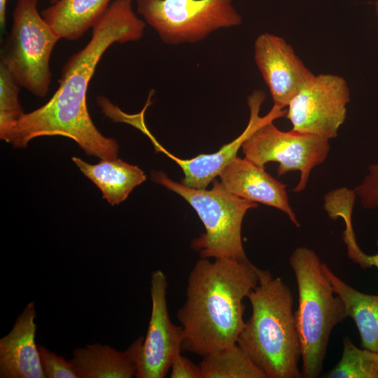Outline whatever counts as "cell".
<instances>
[{
    "mask_svg": "<svg viewBox=\"0 0 378 378\" xmlns=\"http://www.w3.org/2000/svg\"><path fill=\"white\" fill-rule=\"evenodd\" d=\"M132 0H115L92 27L88 43L67 60L59 87L42 106L25 113L1 139L14 148H26L39 136L73 139L88 155L116 158L118 144L103 135L94 124L87 105L88 85L104 52L115 43L140 40L146 22L133 9Z\"/></svg>",
    "mask_w": 378,
    "mask_h": 378,
    "instance_id": "obj_1",
    "label": "cell"
},
{
    "mask_svg": "<svg viewBox=\"0 0 378 378\" xmlns=\"http://www.w3.org/2000/svg\"><path fill=\"white\" fill-rule=\"evenodd\" d=\"M258 269L248 260L200 258L189 274L186 300L176 314L183 348L204 356L237 343L245 324L243 300L258 284Z\"/></svg>",
    "mask_w": 378,
    "mask_h": 378,
    "instance_id": "obj_2",
    "label": "cell"
},
{
    "mask_svg": "<svg viewBox=\"0 0 378 378\" xmlns=\"http://www.w3.org/2000/svg\"><path fill=\"white\" fill-rule=\"evenodd\" d=\"M252 314L237 343L267 378H299L301 347L293 296L280 277L258 269V284L247 297Z\"/></svg>",
    "mask_w": 378,
    "mask_h": 378,
    "instance_id": "obj_3",
    "label": "cell"
},
{
    "mask_svg": "<svg viewBox=\"0 0 378 378\" xmlns=\"http://www.w3.org/2000/svg\"><path fill=\"white\" fill-rule=\"evenodd\" d=\"M298 290L294 312L301 347L302 377L321 375L330 333L347 316L342 299L334 292L317 254L296 248L289 258Z\"/></svg>",
    "mask_w": 378,
    "mask_h": 378,
    "instance_id": "obj_4",
    "label": "cell"
},
{
    "mask_svg": "<svg viewBox=\"0 0 378 378\" xmlns=\"http://www.w3.org/2000/svg\"><path fill=\"white\" fill-rule=\"evenodd\" d=\"M153 179L181 196L195 210L205 228L191 244L200 258L248 260L242 244L241 225L246 212L256 208L257 203L230 193L216 178L210 190L188 187L162 172H154Z\"/></svg>",
    "mask_w": 378,
    "mask_h": 378,
    "instance_id": "obj_5",
    "label": "cell"
},
{
    "mask_svg": "<svg viewBox=\"0 0 378 378\" xmlns=\"http://www.w3.org/2000/svg\"><path fill=\"white\" fill-rule=\"evenodd\" d=\"M39 0H18L1 51L3 63L21 88L45 97L52 78L50 56L61 39L38 13Z\"/></svg>",
    "mask_w": 378,
    "mask_h": 378,
    "instance_id": "obj_6",
    "label": "cell"
},
{
    "mask_svg": "<svg viewBox=\"0 0 378 378\" xmlns=\"http://www.w3.org/2000/svg\"><path fill=\"white\" fill-rule=\"evenodd\" d=\"M232 0H136L137 13L166 44L193 43L242 18Z\"/></svg>",
    "mask_w": 378,
    "mask_h": 378,
    "instance_id": "obj_7",
    "label": "cell"
},
{
    "mask_svg": "<svg viewBox=\"0 0 378 378\" xmlns=\"http://www.w3.org/2000/svg\"><path fill=\"white\" fill-rule=\"evenodd\" d=\"M286 114V109L273 105L241 149L245 158L260 167L265 168L270 162H278V176L299 171L300 181L293 190L301 192L307 186L312 170L326 160L330 144L328 140L314 134L279 130L273 122Z\"/></svg>",
    "mask_w": 378,
    "mask_h": 378,
    "instance_id": "obj_8",
    "label": "cell"
},
{
    "mask_svg": "<svg viewBox=\"0 0 378 378\" xmlns=\"http://www.w3.org/2000/svg\"><path fill=\"white\" fill-rule=\"evenodd\" d=\"M349 102L350 91L344 78L314 75L290 101L286 117L292 124L291 130L329 141L337 137Z\"/></svg>",
    "mask_w": 378,
    "mask_h": 378,
    "instance_id": "obj_9",
    "label": "cell"
},
{
    "mask_svg": "<svg viewBox=\"0 0 378 378\" xmlns=\"http://www.w3.org/2000/svg\"><path fill=\"white\" fill-rule=\"evenodd\" d=\"M167 286V276L162 270L152 273V309L148 331L145 337L136 340L137 378L164 377L183 347V327L174 324L169 316Z\"/></svg>",
    "mask_w": 378,
    "mask_h": 378,
    "instance_id": "obj_10",
    "label": "cell"
},
{
    "mask_svg": "<svg viewBox=\"0 0 378 378\" xmlns=\"http://www.w3.org/2000/svg\"><path fill=\"white\" fill-rule=\"evenodd\" d=\"M254 59L267 85L274 105L285 108L314 74L282 37L259 35L254 43Z\"/></svg>",
    "mask_w": 378,
    "mask_h": 378,
    "instance_id": "obj_11",
    "label": "cell"
},
{
    "mask_svg": "<svg viewBox=\"0 0 378 378\" xmlns=\"http://www.w3.org/2000/svg\"><path fill=\"white\" fill-rule=\"evenodd\" d=\"M265 99L263 91L255 90L247 99L250 116L247 126L243 132L231 142L223 146L211 154H200L190 159H181L165 149L148 129L145 118L139 119L134 127L148 136L155 151L163 153L174 161L183 170L184 177L181 183L190 188L206 189L209 184L219 175L223 168L234 158L243 143L255 128L263 122L266 115L260 116V107Z\"/></svg>",
    "mask_w": 378,
    "mask_h": 378,
    "instance_id": "obj_12",
    "label": "cell"
},
{
    "mask_svg": "<svg viewBox=\"0 0 378 378\" xmlns=\"http://www.w3.org/2000/svg\"><path fill=\"white\" fill-rule=\"evenodd\" d=\"M218 176L220 183L230 193L274 207L286 214L296 227L300 226L289 204L286 185L273 178L265 168L236 156L223 168Z\"/></svg>",
    "mask_w": 378,
    "mask_h": 378,
    "instance_id": "obj_13",
    "label": "cell"
},
{
    "mask_svg": "<svg viewBox=\"0 0 378 378\" xmlns=\"http://www.w3.org/2000/svg\"><path fill=\"white\" fill-rule=\"evenodd\" d=\"M34 302L27 304L6 336L0 340L1 378H45L35 336Z\"/></svg>",
    "mask_w": 378,
    "mask_h": 378,
    "instance_id": "obj_14",
    "label": "cell"
},
{
    "mask_svg": "<svg viewBox=\"0 0 378 378\" xmlns=\"http://www.w3.org/2000/svg\"><path fill=\"white\" fill-rule=\"evenodd\" d=\"M73 355L69 362L78 378H132L136 375L135 342L124 351L96 343L75 349Z\"/></svg>",
    "mask_w": 378,
    "mask_h": 378,
    "instance_id": "obj_15",
    "label": "cell"
},
{
    "mask_svg": "<svg viewBox=\"0 0 378 378\" xmlns=\"http://www.w3.org/2000/svg\"><path fill=\"white\" fill-rule=\"evenodd\" d=\"M71 160L112 206L125 201L133 189L146 179L139 167L118 158L100 160L95 164L87 163L77 157H73Z\"/></svg>",
    "mask_w": 378,
    "mask_h": 378,
    "instance_id": "obj_16",
    "label": "cell"
},
{
    "mask_svg": "<svg viewBox=\"0 0 378 378\" xmlns=\"http://www.w3.org/2000/svg\"><path fill=\"white\" fill-rule=\"evenodd\" d=\"M111 0H57L41 15L60 38L74 41L101 18Z\"/></svg>",
    "mask_w": 378,
    "mask_h": 378,
    "instance_id": "obj_17",
    "label": "cell"
},
{
    "mask_svg": "<svg viewBox=\"0 0 378 378\" xmlns=\"http://www.w3.org/2000/svg\"><path fill=\"white\" fill-rule=\"evenodd\" d=\"M322 269L331 282L335 293L343 301L347 316L355 322L361 347L378 353V295H368L356 290L323 262Z\"/></svg>",
    "mask_w": 378,
    "mask_h": 378,
    "instance_id": "obj_18",
    "label": "cell"
},
{
    "mask_svg": "<svg viewBox=\"0 0 378 378\" xmlns=\"http://www.w3.org/2000/svg\"><path fill=\"white\" fill-rule=\"evenodd\" d=\"M202 356V378H267L237 343Z\"/></svg>",
    "mask_w": 378,
    "mask_h": 378,
    "instance_id": "obj_19",
    "label": "cell"
},
{
    "mask_svg": "<svg viewBox=\"0 0 378 378\" xmlns=\"http://www.w3.org/2000/svg\"><path fill=\"white\" fill-rule=\"evenodd\" d=\"M323 377L378 378V353L359 349L345 337L341 359Z\"/></svg>",
    "mask_w": 378,
    "mask_h": 378,
    "instance_id": "obj_20",
    "label": "cell"
},
{
    "mask_svg": "<svg viewBox=\"0 0 378 378\" xmlns=\"http://www.w3.org/2000/svg\"><path fill=\"white\" fill-rule=\"evenodd\" d=\"M20 88L6 66L0 62V139L24 114L19 99Z\"/></svg>",
    "mask_w": 378,
    "mask_h": 378,
    "instance_id": "obj_21",
    "label": "cell"
},
{
    "mask_svg": "<svg viewBox=\"0 0 378 378\" xmlns=\"http://www.w3.org/2000/svg\"><path fill=\"white\" fill-rule=\"evenodd\" d=\"M356 195L354 190L347 188H341L328 192L324 197V209L332 219L341 218L344 221L346 227L343 232L345 244L356 240L352 225V211Z\"/></svg>",
    "mask_w": 378,
    "mask_h": 378,
    "instance_id": "obj_22",
    "label": "cell"
},
{
    "mask_svg": "<svg viewBox=\"0 0 378 378\" xmlns=\"http://www.w3.org/2000/svg\"><path fill=\"white\" fill-rule=\"evenodd\" d=\"M41 364L46 378H78L69 360L43 346H38Z\"/></svg>",
    "mask_w": 378,
    "mask_h": 378,
    "instance_id": "obj_23",
    "label": "cell"
},
{
    "mask_svg": "<svg viewBox=\"0 0 378 378\" xmlns=\"http://www.w3.org/2000/svg\"><path fill=\"white\" fill-rule=\"evenodd\" d=\"M354 190L359 197L363 208L374 209L378 206V163L369 165L368 174Z\"/></svg>",
    "mask_w": 378,
    "mask_h": 378,
    "instance_id": "obj_24",
    "label": "cell"
},
{
    "mask_svg": "<svg viewBox=\"0 0 378 378\" xmlns=\"http://www.w3.org/2000/svg\"><path fill=\"white\" fill-rule=\"evenodd\" d=\"M171 378H202L199 365L179 354L171 366Z\"/></svg>",
    "mask_w": 378,
    "mask_h": 378,
    "instance_id": "obj_25",
    "label": "cell"
},
{
    "mask_svg": "<svg viewBox=\"0 0 378 378\" xmlns=\"http://www.w3.org/2000/svg\"><path fill=\"white\" fill-rule=\"evenodd\" d=\"M7 0H0V27L1 30H4L6 27V10Z\"/></svg>",
    "mask_w": 378,
    "mask_h": 378,
    "instance_id": "obj_26",
    "label": "cell"
},
{
    "mask_svg": "<svg viewBox=\"0 0 378 378\" xmlns=\"http://www.w3.org/2000/svg\"><path fill=\"white\" fill-rule=\"evenodd\" d=\"M377 246H378V239L377 241ZM368 261L370 267L374 266L378 269V253L373 255H368Z\"/></svg>",
    "mask_w": 378,
    "mask_h": 378,
    "instance_id": "obj_27",
    "label": "cell"
},
{
    "mask_svg": "<svg viewBox=\"0 0 378 378\" xmlns=\"http://www.w3.org/2000/svg\"><path fill=\"white\" fill-rule=\"evenodd\" d=\"M375 12L377 15L378 16V1L375 3Z\"/></svg>",
    "mask_w": 378,
    "mask_h": 378,
    "instance_id": "obj_28",
    "label": "cell"
},
{
    "mask_svg": "<svg viewBox=\"0 0 378 378\" xmlns=\"http://www.w3.org/2000/svg\"><path fill=\"white\" fill-rule=\"evenodd\" d=\"M50 1H51V2H52V4H54V3H55V2L57 1V0H50Z\"/></svg>",
    "mask_w": 378,
    "mask_h": 378,
    "instance_id": "obj_29",
    "label": "cell"
}]
</instances>
